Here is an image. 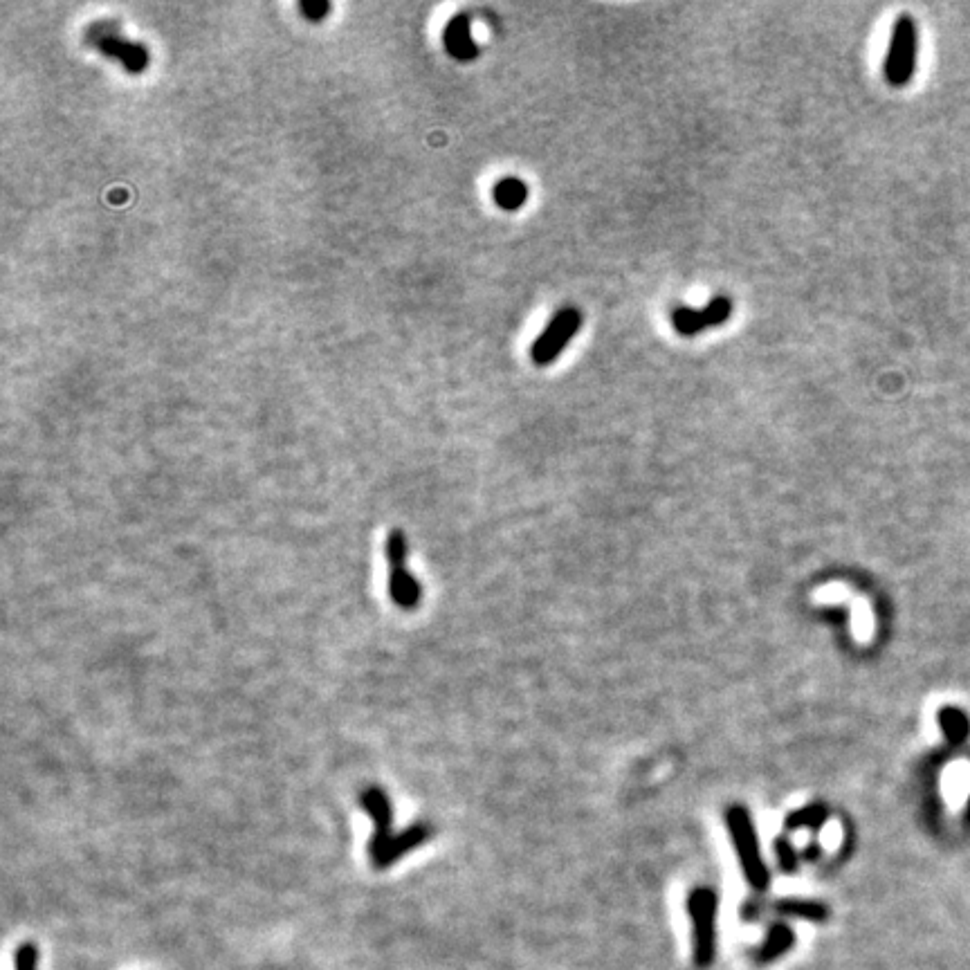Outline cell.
<instances>
[{"label": "cell", "instance_id": "1", "mask_svg": "<svg viewBox=\"0 0 970 970\" xmlns=\"http://www.w3.org/2000/svg\"><path fill=\"white\" fill-rule=\"evenodd\" d=\"M919 63V23L910 14L894 21L890 48L883 63V77L892 88H905L914 79Z\"/></svg>", "mask_w": 970, "mask_h": 970}, {"label": "cell", "instance_id": "2", "mask_svg": "<svg viewBox=\"0 0 970 970\" xmlns=\"http://www.w3.org/2000/svg\"><path fill=\"white\" fill-rule=\"evenodd\" d=\"M726 822H728L730 840H732V845H735L741 869H744L748 883L757 887V890H764L766 883H768V869L764 865L762 851H759L757 831H755L753 820H750V816H748V811L744 807H737V804H735V807L728 809Z\"/></svg>", "mask_w": 970, "mask_h": 970}, {"label": "cell", "instance_id": "3", "mask_svg": "<svg viewBox=\"0 0 970 970\" xmlns=\"http://www.w3.org/2000/svg\"><path fill=\"white\" fill-rule=\"evenodd\" d=\"M584 315L580 308L566 306L551 317V322L546 324L542 333L537 335V340L530 346V360L535 366H551L555 360H560V355L566 351V346L571 344L575 335L582 331Z\"/></svg>", "mask_w": 970, "mask_h": 970}, {"label": "cell", "instance_id": "4", "mask_svg": "<svg viewBox=\"0 0 970 970\" xmlns=\"http://www.w3.org/2000/svg\"><path fill=\"white\" fill-rule=\"evenodd\" d=\"M387 564H389V596L393 605L411 611L420 605L423 589L420 582L407 571V537L400 528L391 530L387 537Z\"/></svg>", "mask_w": 970, "mask_h": 970}, {"label": "cell", "instance_id": "5", "mask_svg": "<svg viewBox=\"0 0 970 970\" xmlns=\"http://www.w3.org/2000/svg\"><path fill=\"white\" fill-rule=\"evenodd\" d=\"M730 315L732 301L728 297H715L703 308H676L672 313V326L681 337H694L726 324Z\"/></svg>", "mask_w": 970, "mask_h": 970}, {"label": "cell", "instance_id": "6", "mask_svg": "<svg viewBox=\"0 0 970 970\" xmlns=\"http://www.w3.org/2000/svg\"><path fill=\"white\" fill-rule=\"evenodd\" d=\"M360 804L373 820V834L369 838V860H375L393 840V807L387 791L380 789V786H366L360 793Z\"/></svg>", "mask_w": 970, "mask_h": 970}, {"label": "cell", "instance_id": "7", "mask_svg": "<svg viewBox=\"0 0 970 970\" xmlns=\"http://www.w3.org/2000/svg\"><path fill=\"white\" fill-rule=\"evenodd\" d=\"M88 41L93 43L99 52H104L106 57L120 61L128 72H133V75H137V72H142L146 66H149V50L142 48V45L122 39L120 34L108 30L106 25L102 30H90Z\"/></svg>", "mask_w": 970, "mask_h": 970}, {"label": "cell", "instance_id": "8", "mask_svg": "<svg viewBox=\"0 0 970 970\" xmlns=\"http://www.w3.org/2000/svg\"><path fill=\"white\" fill-rule=\"evenodd\" d=\"M434 834L436 829L429 825V822H414V825H409L405 831H400V834L393 836L387 849H384L378 858L371 860V867L378 869V872L389 869L391 865H396L402 856L409 854V851L425 845L429 838H434Z\"/></svg>", "mask_w": 970, "mask_h": 970}, {"label": "cell", "instance_id": "9", "mask_svg": "<svg viewBox=\"0 0 970 970\" xmlns=\"http://www.w3.org/2000/svg\"><path fill=\"white\" fill-rule=\"evenodd\" d=\"M690 910L697 926V941L701 955H710L712 948V914H715V894L710 890H699L692 894Z\"/></svg>", "mask_w": 970, "mask_h": 970}, {"label": "cell", "instance_id": "10", "mask_svg": "<svg viewBox=\"0 0 970 970\" xmlns=\"http://www.w3.org/2000/svg\"><path fill=\"white\" fill-rule=\"evenodd\" d=\"M443 41H445L447 52H450L452 57L459 59V61H470V59L477 57V52H479L477 43H474L472 36H470V16H465V14H456L452 21L447 23Z\"/></svg>", "mask_w": 970, "mask_h": 970}, {"label": "cell", "instance_id": "11", "mask_svg": "<svg viewBox=\"0 0 970 970\" xmlns=\"http://www.w3.org/2000/svg\"><path fill=\"white\" fill-rule=\"evenodd\" d=\"M492 196H494V203H497L501 209H506V212H515V209L526 205L528 187L519 178L510 176V178L499 180L497 185H494Z\"/></svg>", "mask_w": 970, "mask_h": 970}, {"label": "cell", "instance_id": "12", "mask_svg": "<svg viewBox=\"0 0 970 970\" xmlns=\"http://www.w3.org/2000/svg\"><path fill=\"white\" fill-rule=\"evenodd\" d=\"M939 724H941V730L946 732V737L950 741H962L966 737V732H968L966 717L955 708L941 710L939 712Z\"/></svg>", "mask_w": 970, "mask_h": 970}, {"label": "cell", "instance_id": "13", "mask_svg": "<svg viewBox=\"0 0 970 970\" xmlns=\"http://www.w3.org/2000/svg\"><path fill=\"white\" fill-rule=\"evenodd\" d=\"M827 820V809L825 807H807L798 813H793L786 820V827L789 829H800V827H820L822 822Z\"/></svg>", "mask_w": 970, "mask_h": 970}, {"label": "cell", "instance_id": "14", "mask_svg": "<svg viewBox=\"0 0 970 970\" xmlns=\"http://www.w3.org/2000/svg\"><path fill=\"white\" fill-rule=\"evenodd\" d=\"M780 910L784 914H791V917H802V919H822V905L809 903V901H784L780 905Z\"/></svg>", "mask_w": 970, "mask_h": 970}, {"label": "cell", "instance_id": "15", "mask_svg": "<svg viewBox=\"0 0 970 970\" xmlns=\"http://www.w3.org/2000/svg\"><path fill=\"white\" fill-rule=\"evenodd\" d=\"M14 970H39V948L32 941H25L16 948Z\"/></svg>", "mask_w": 970, "mask_h": 970}, {"label": "cell", "instance_id": "16", "mask_svg": "<svg viewBox=\"0 0 970 970\" xmlns=\"http://www.w3.org/2000/svg\"><path fill=\"white\" fill-rule=\"evenodd\" d=\"M299 9L304 12L306 18H310V21H319V18H324L328 12H331V5H328V3H301Z\"/></svg>", "mask_w": 970, "mask_h": 970}, {"label": "cell", "instance_id": "17", "mask_svg": "<svg viewBox=\"0 0 970 970\" xmlns=\"http://www.w3.org/2000/svg\"><path fill=\"white\" fill-rule=\"evenodd\" d=\"M777 856H780V863H782L786 872L795 869V854H793V849H791L789 843H786V840H777Z\"/></svg>", "mask_w": 970, "mask_h": 970}, {"label": "cell", "instance_id": "18", "mask_svg": "<svg viewBox=\"0 0 970 970\" xmlns=\"http://www.w3.org/2000/svg\"><path fill=\"white\" fill-rule=\"evenodd\" d=\"M968 818H970V813H968Z\"/></svg>", "mask_w": 970, "mask_h": 970}]
</instances>
